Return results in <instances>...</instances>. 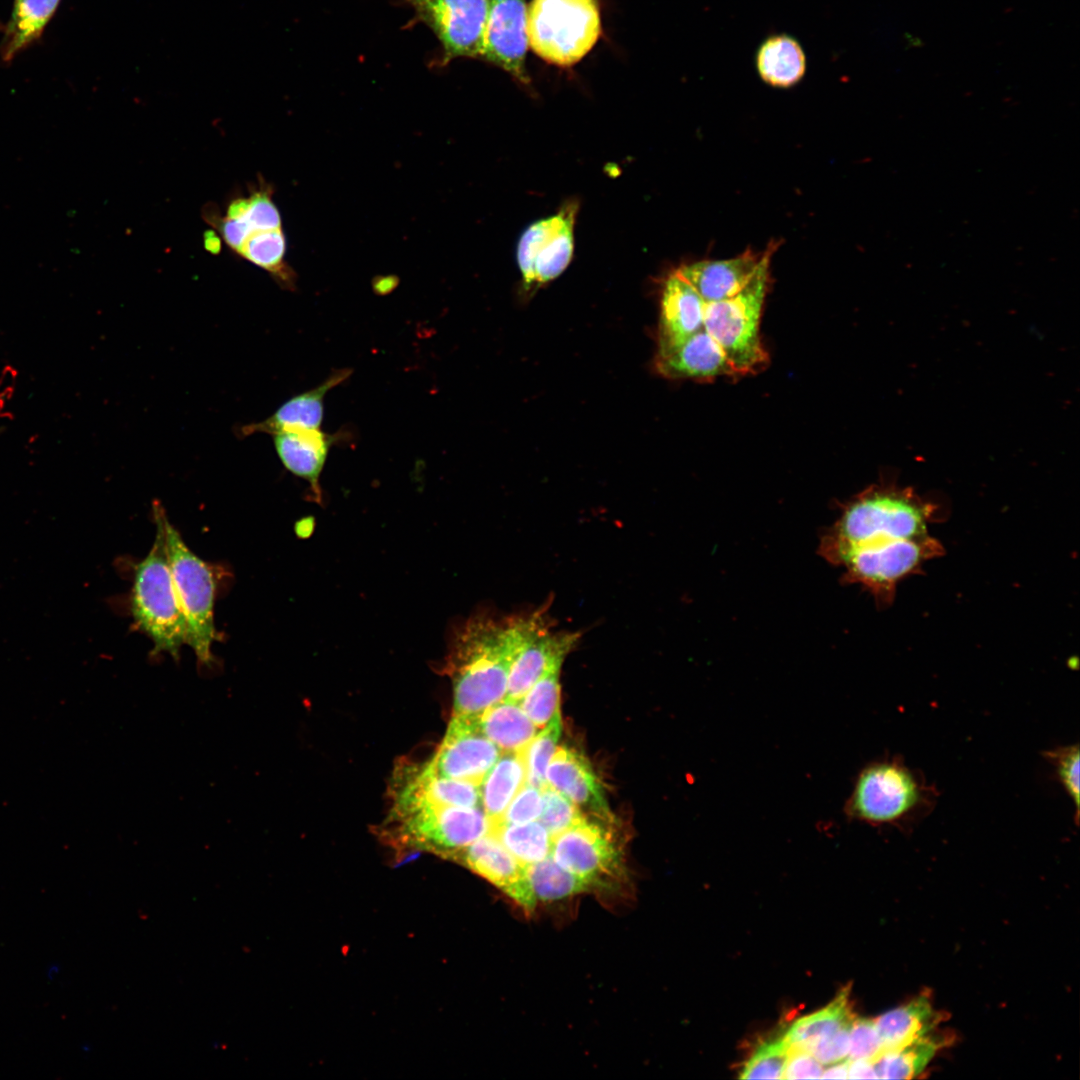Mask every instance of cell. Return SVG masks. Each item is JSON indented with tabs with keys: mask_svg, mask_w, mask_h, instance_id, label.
<instances>
[{
	"mask_svg": "<svg viewBox=\"0 0 1080 1080\" xmlns=\"http://www.w3.org/2000/svg\"><path fill=\"white\" fill-rule=\"evenodd\" d=\"M548 618L544 607L505 618L474 616L456 632L448 656L453 714L479 716L503 699L511 665L530 635Z\"/></svg>",
	"mask_w": 1080,
	"mask_h": 1080,
	"instance_id": "1",
	"label": "cell"
},
{
	"mask_svg": "<svg viewBox=\"0 0 1080 1080\" xmlns=\"http://www.w3.org/2000/svg\"><path fill=\"white\" fill-rule=\"evenodd\" d=\"M822 1072V1064L808 1050L789 1047L782 1079H816Z\"/></svg>",
	"mask_w": 1080,
	"mask_h": 1080,
	"instance_id": "42",
	"label": "cell"
},
{
	"mask_svg": "<svg viewBox=\"0 0 1080 1080\" xmlns=\"http://www.w3.org/2000/svg\"><path fill=\"white\" fill-rule=\"evenodd\" d=\"M775 248L769 246L762 253L749 249L731 259L695 262L680 267L676 273L693 286L705 303L729 299L753 279Z\"/></svg>",
	"mask_w": 1080,
	"mask_h": 1080,
	"instance_id": "18",
	"label": "cell"
},
{
	"mask_svg": "<svg viewBox=\"0 0 1080 1080\" xmlns=\"http://www.w3.org/2000/svg\"><path fill=\"white\" fill-rule=\"evenodd\" d=\"M550 855L562 868L584 879L600 898L623 897L628 890L624 846L616 825L585 815L551 836Z\"/></svg>",
	"mask_w": 1080,
	"mask_h": 1080,
	"instance_id": "4",
	"label": "cell"
},
{
	"mask_svg": "<svg viewBox=\"0 0 1080 1080\" xmlns=\"http://www.w3.org/2000/svg\"><path fill=\"white\" fill-rule=\"evenodd\" d=\"M769 264L770 259L735 296L705 303L703 328L721 346L738 375L756 372L767 363L759 329Z\"/></svg>",
	"mask_w": 1080,
	"mask_h": 1080,
	"instance_id": "6",
	"label": "cell"
},
{
	"mask_svg": "<svg viewBox=\"0 0 1080 1080\" xmlns=\"http://www.w3.org/2000/svg\"><path fill=\"white\" fill-rule=\"evenodd\" d=\"M491 832L525 867L550 855L551 835L538 820L522 824L499 822L492 825Z\"/></svg>",
	"mask_w": 1080,
	"mask_h": 1080,
	"instance_id": "32",
	"label": "cell"
},
{
	"mask_svg": "<svg viewBox=\"0 0 1080 1080\" xmlns=\"http://www.w3.org/2000/svg\"><path fill=\"white\" fill-rule=\"evenodd\" d=\"M60 0H15L7 23L0 55L11 61L20 51L37 40L54 15Z\"/></svg>",
	"mask_w": 1080,
	"mask_h": 1080,
	"instance_id": "27",
	"label": "cell"
},
{
	"mask_svg": "<svg viewBox=\"0 0 1080 1080\" xmlns=\"http://www.w3.org/2000/svg\"><path fill=\"white\" fill-rule=\"evenodd\" d=\"M528 44L525 0H489L481 59L527 84Z\"/></svg>",
	"mask_w": 1080,
	"mask_h": 1080,
	"instance_id": "14",
	"label": "cell"
},
{
	"mask_svg": "<svg viewBox=\"0 0 1080 1080\" xmlns=\"http://www.w3.org/2000/svg\"><path fill=\"white\" fill-rule=\"evenodd\" d=\"M392 808L391 822L396 824L404 842L448 858L492 829L481 806H443L417 801Z\"/></svg>",
	"mask_w": 1080,
	"mask_h": 1080,
	"instance_id": "10",
	"label": "cell"
},
{
	"mask_svg": "<svg viewBox=\"0 0 1080 1080\" xmlns=\"http://www.w3.org/2000/svg\"><path fill=\"white\" fill-rule=\"evenodd\" d=\"M945 1037L932 1033L901 1047L885 1050L875 1062L881 1079H911L919 1075L936 1052L943 1047Z\"/></svg>",
	"mask_w": 1080,
	"mask_h": 1080,
	"instance_id": "30",
	"label": "cell"
},
{
	"mask_svg": "<svg viewBox=\"0 0 1080 1080\" xmlns=\"http://www.w3.org/2000/svg\"><path fill=\"white\" fill-rule=\"evenodd\" d=\"M849 994V987H845L826 1007L793 1022L783 1033L789 1047L808 1050L818 1041L848 1026L854 1018L849 1005Z\"/></svg>",
	"mask_w": 1080,
	"mask_h": 1080,
	"instance_id": "28",
	"label": "cell"
},
{
	"mask_svg": "<svg viewBox=\"0 0 1080 1080\" xmlns=\"http://www.w3.org/2000/svg\"><path fill=\"white\" fill-rule=\"evenodd\" d=\"M285 253L286 238L281 228L251 233L239 251L245 259L270 272L281 286L292 289L296 276L284 261Z\"/></svg>",
	"mask_w": 1080,
	"mask_h": 1080,
	"instance_id": "31",
	"label": "cell"
},
{
	"mask_svg": "<svg viewBox=\"0 0 1080 1080\" xmlns=\"http://www.w3.org/2000/svg\"><path fill=\"white\" fill-rule=\"evenodd\" d=\"M755 62L760 78L773 87H791L806 71L802 46L787 34H775L765 39L758 48Z\"/></svg>",
	"mask_w": 1080,
	"mask_h": 1080,
	"instance_id": "24",
	"label": "cell"
},
{
	"mask_svg": "<svg viewBox=\"0 0 1080 1080\" xmlns=\"http://www.w3.org/2000/svg\"><path fill=\"white\" fill-rule=\"evenodd\" d=\"M830 1066L823 1070L821 1078L825 1079H846L848 1078V1066L849 1060H840L838 1062L829 1064Z\"/></svg>",
	"mask_w": 1080,
	"mask_h": 1080,
	"instance_id": "45",
	"label": "cell"
},
{
	"mask_svg": "<svg viewBox=\"0 0 1080 1080\" xmlns=\"http://www.w3.org/2000/svg\"><path fill=\"white\" fill-rule=\"evenodd\" d=\"M162 524L170 570L186 621L187 641L202 664L212 659L216 639L213 609L216 583L209 565L193 553L162 510Z\"/></svg>",
	"mask_w": 1080,
	"mask_h": 1080,
	"instance_id": "8",
	"label": "cell"
},
{
	"mask_svg": "<svg viewBox=\"0 0 1080 1080\" xmlns=\"http://www.w3.org/2000/svg\"><path fill=\"white\" fill-rule=\"evenodd\" d=\"M562 663L551 665L520 700L523 711L538 729L545 727L559 710Z\"/></svg>",
	"mask_w": 1080,
	"mask_h": 1080,
	"instance_id": "33",
	"label": "cell"
},
{
	"mask_svg": "<svg viewBox=\"0 0 1080 1080\" xmlns=\"http://www.w3.org/2000/svg\"><path fill=\"white\" fill-rule=\"evenodd\" d=\"M542 810L538 821L551 836L581 821L584 814L572 801L550 785L541 789Z\"/></svg>",
	"mask_w": 1080,
	"mask_h": 1080,
	"instance_id": "36",
	"label": "cell"
},
{
	"mask_svg": "<svg viewBox=\"0 0 1080 1080\" xmlns=\"http://www.w3.org/2000/svg\"><path fill=\"white\" fill-rule=\"evenodd\" d=\"M452 859L492 883L527 915L535 912L538 903L526 867L492 832L458 851Z\"/></svg>",
	"mask_w": 1080,
	"mask_h": 1080,
	"instance_id": "15",
	"label": "cell"
},
{
	"mask_svg": "<svg viewBox=\"0 0 1080 1080\" xmlns=\"http://www.w3.org/2000/svg\"><path fill=\"white\" fill-rule=\"evenodd\" d=\"M480 727L501 752H519L538 732L520 701L503 698L478 716Z\"/></svg>",
	"mask_w": 1080,
	"mask_h": 1080,
	"instance_id": "25",
	"label": "cell"
},
{
	"mask_svg": "<svg viewBox=\"0 0 1080 1080\" xmlns=\"http://www.w3.org/2000/svg\"><path fill=\"white\" fill-rule=\"evenodd\" d=\"M789 1045L784 1035L761 1042L743 1065L742 1079H782Z\"/></svg>",
	"mask_w": 1080,
	"mask_h": 1080,
	"instance_id": "35",
	"label": "cell"
},
{
	"mask_svg": "<svg viewBox=\"0 0 1080 1080\" xmlns=\"http://www.w3.org/2000/svg\"><path fill=\"white\" fill-rule=\"evenodd\" d=\"M541 810V789L526 782L507 806L500 822L522 824L535 821L538 820Z\"/></svg>",
	"mask_w": 1080,
	"mask_h": 1080,
	"instance_id": "39",
	"label": "cell"
},
{
	"mask_svg": "<svg viewBox=\"0 0 1080 1080\" xmlns=\"http://www.w3.org/2000/svg\"><path fill=\"white\" fill-rule=\"evenodd\" d=\"M705 302L674 272L665 280L660 303L657 353L673 349L703 328Z\"/></svg>",
	"mask_w": 1080,
	"mask_h": 1080,
	"instance_id": "19",
	"label": "cell"
},
{
	"mask_svg": "<svg viewBox=\"0 0 1080 1080\" xmlns=\"http://www.w3.org/2000/svg\"><path fill=\"white\" fill-rule=\"evenodd\" d=\"M575 202L553 216L531 224L517 247V261L526 289L540 287L558 277L568 266L574 249Z\"/></svg>",
	"mask_w": 1080,
	"mask_h": 1080,
	"instance_id": "11",
	"label": "cell"
},
{
	"mask_svg": "<svg viewBox=\"0 0 1080 1080\" xmlns=\"http://www.w3.org/2000/svg\"><path fill=\"white\" fill-rule=\"evenodd\" d=\"M546 781L572 801L584 814L617 825L603 785L590 761L581 752L558 746L547 769Z\"/></svg>",
	"mask_w": 1080,
	"mask_h": 1080,
	"instance_id": "16",
	"label": "cell"
},
{
	"mask_svg": "<svg viewBox=\"0 0 1080 1080\" xmlns=\"http://www.w3.org/2000/svg\"><path fill=\"white\" fill-rule=\"evenodd\" d=\"M928 789L899 760L871 763L859 773L846 803L848 817L871 825L899 824L927 805Z\"/></svg>",
	"mask_w": 1080,
	"mask_h": 1080,
	"instance_id": "9",
	"label": "cell"
},
{
	"mask_svg": "<svg viewBox=\"0 0 1080 1080\" xmlns=\"http://www.w3.org/2000/svg\"><path fill=\"white\" fill-rule=\"evenodd\" d=\"M943 1016L926 995L889 1010L875 1019L885 1050L904 1046L933 1032Z\"/></svg>",
	"mask_w": 1080,
	"mask_h": 1080,
	"instance_id": "23",
	"label": "cell"
},
{
	"mask_svg": "<svg viewBox=\"0 0 1080 1080\" xmlns=\"http://www.w3.org/2000/svg\"><path fill=\"white\" fill-rule=\"evenodd\" d=\"M600 34L597 0H532L527 7L528 43L550 64L569 67L578 63Z\"/></svg>",
	"mask_w": 1080,
	"mask_h": 1080,
	"instance_id": "5",
	"label": "cell"
},
{
	"mask_svg": "<svg viewBox=\"0 0 1080 1080\" xmlns=\"http://www.w3.org/2000/svg\"><path fill=\"white\" fill-rule=\"evenodd\" d=\"M936 514L937 506L913 488L893 483L876 485L844 506L822 536L819 551L835 564L844 554L865 545L926 535Z\"/></svg>",
	"mask_w": 1080,
	"mask_h": 1080,
	"instance_id": "2",
	"label": "cell"
},
{
	"mask_svg": "<svg viewBox=\"0 0 1080 1080\" xmlns=\"http://www.w3.org/2000/svg\"><path fill=\"white\" fill-rule=\"evenodd\" d=\"M579 637L577 632L552 631L549 618L544 620L517 653L510 668L505 698L520 701L551 665L564 661Z\"/></svg>",
	"mask_w": 1080,
	"mask_h": 1080,
	"instance_id": "17",
	"label": "cell"
},
{
	"mask_svg": "<svg viewBox=\"0 0 1080 1080\" xmlns=\"http://www.w3.org/2000/svg\"><path fill=\"white\" fill-rule=\"evenodd\" d=\"M562 731L560 709L556 711L548 724L540 729L523 750L526 768V782L542 789L547 785L546 769L558 747Z\"/></svg>",
	"mask_w": 1080,
	"mask_h": 1080,
	"instance_id": "34",
	"label": "cell"
},
{
	"mask_svg": "<svg viewBox=\"0 0 1080 1080\" xmlns=\"http://www.w3.org/2000/svg\"><path fill=\"white\" fill-rule=\"evenodd\" d=\"M161 513V506L154 505L157 533L150 552L135 568L131 611L137 626L153 641V653L167 652L178 660L187 629L170 570Z\"/></svg>",
	"mask_w": 1080,
	"mask_h": 1080,
	"instance_id": "3",
	"label": "cell"
},
{
	"mask_svg": "<svg viewBox=\"0 0 1080 1080\" xmlns=\"http://www.w3.org/2000/svg\"><path fill=\"white\" fill-rule=\"evenodd\" d=\"M501 754L483 733L478 716L453 714L429 765L438 776L480 785Z\"/></svg>",
	"mask_w": 1080,
	"mask_h": 1080,
	"instance_id": "13",
	"label": "cell"
},
{
	"mask_svg": "<svg viewBox=\"0 0 1080 1080\" xmlns=\"http://www.w3.org/2000/svg\"><path fill=\"white\" fill-rule=\"evenodd\" d=\"M352 373L349 368L334 370L320 384L286 400L269 417L262 421L243 425L240 437L257 433L275 434L296 429H320L324 417V399L329 391L347 380Z\"/></svg>",
	"mask_w": 1080,
	"mask_h": 1080,
	"instance_id": "20",
	"label": "cell"
},
{
	"mask_svg": "<svg viewBox=\"0 0 1080 1080\" xmlns=\"http://www.w3.org/2000/svg\"><path fill=\"white\" fill-rule=\"evenodd\" d=\"M848 1078L850 1079H875L879 1078L874 1061L856 1059L849 1060Z\"/></svg>",
	"mask_w": 1080,
	"mask_h": 1080,
	"instance_id": "44",
	"label": "cell"
},
{
	"mask_svg": "<svg viewBox=\"0 0 1080 1080\" xmlns=\"http://www.w3.org/2000/svg\"><path fill=\"white\" fill-rule=\"evenodd\" d=\"M526 873L537 903H553L592 894L584 879L562 868L551 855L526 866Z\"/></svg>",
	"mask_w": 1080,
	"mask_h": 1080,
	"instance_id": "29",
	"label": "cell"
},
{
	"mask_svg": "<svg viewBox=\"0 0 1080 1080\" xmlns=\"http://www.w3.org/2000/svg\"><path fill=\"white\" fill-rule=\"evenodd\" d=\"M219 228L227 245L238 253L250 234L254 232L247 222L228 217L221 220Z\"/></svg>",
	"mask_w": 1080,
	"mask_h": 1080,
	"instance_id": "43",
	"label": "cell"
},
{
	"mask_svg": "<svg viewBox=\"0 0 1080 1080\" xmlns=\"http://www.w3.org/2000/svg\"><path fill=\"white\" fill-rule=\"evenodd\" d=\"M525 783L523 750L503 752L480 784L481 807L492 825L501 821L507 806Z\"/></svg>",
	"mask_w": 1080,
	"mask_h": 1080,
	"instance_id": "26",
	"label": "cell"
},
{
	"mask_svg": "<svg viewBox=\"0 0 1080 1080\" xmlns=\"http://www.w3.org/2000/svg\"><path fill=\"white\" fill-rule=\"evenodd\" d=\"M240 219L247 222L254 232L281 228L278 208L272 201L271 192L265 189L248 198V208Z\"/></svg>",
	"mask_w": 1080,
	"mask_h": 1080,
	"instance_id": "40",
	"label": "cell"
},
{
	"mask_svg": "<svg viewBox=\"0 0 1080 1080\" xmlns=\"http://www.w3.org/2000/svg\"><path fill=\"white\" fill-rule=\"evenodd\" d=\"M659 374L670 379H711L738 375L721 346L704 329L677 347L657 353Z\"/></svg>",
	"mask_w": 1080,
	"mask_h": 1080,
	"instance_id": "21",
	"label": "cell"
},
{
	"mask_svg": "<svg viewBox=\"0 0 1080 1080\" xmlns=\"http://www.w3.org/2000/svg\"><path fill=\"white\" fill-rule=\"evenodd\" d=\"M282 465L292 474L308 481L319 495V478L335 441L336 434L321 429H296L272 435Z\"/></svg>",
	"mask_w": 1080,
	"mask_h": 1080,
	"instance_id": "22",
	"label": "cell"
},
{
	"mask_svg": "<svg viewBox=\"0 0 1080 1080\" xmlns=\"http://www.w3.org/2000/svg\"><path fill=\"white\" fill-rule=\"evenodd\" d=\"M942 544L929 534L890 539L854 549L835 565L844 569L846 582L868 590L880 607L889 606L897 584L918 573L927 560L943 555Z\"/></svg>",
	"mask_w": 1080,
	"mask_h": 1080,
	"instance_id": "7",
	"label": "cell"
},
{
	"mask_svg": "<svg viewBox=\"0 0 1080 1080\" xmlns=\"http://www.w3.org/2000/svg\"><path fill=\"white\" fill-rule=\"evenodd\" d=\"M849 1060L864 1059L876 1062L885 1047L875 1019L853 1018L849 1030Z\"/></svg>",
	"mask_w": 1080,
	"mask_h": 1080,
	"instance_id": "37",
	"label": "cell"
},
{
	"mask_svg": "<svg viewBox=\"0 0 1080 1080\" xmlns=\"http://www.w3.org/2000/svg\"><path fill=\"white\" fill-rule=\"evenodd\" d=\"M204 245L205 248L213 254L219 253L221 249V241L214 231L205 232Z\"/></svg>",
	"mask_w": 1080,
	"mask_h": 1080,
	"instance_id": "46",
	"label": "cell"
},
{
	"mask_svg": "<svg viewBox=\"0 0 1080 1080\" xmlns=\"http://www.w3.org/2000/svg\"><path fill=\"white\" fill-rule=\"evenodd\" d=\"M1047 760L1053 764L1056 776L1075 804L1079 816V746L1077 744L1045 752Z\"/></svg>",
	"mask_w": 1080,
	"mask_h": 1080,
	"instance_id": "38",
	"label": "cell"
},
{
	"mask_svg": "<svg viewBox=\"0 0 1080 1080\" xmlns=\"http://www.w3.org/2000/svg\"><path fill=\"white\" fill-rule=\"evenodd\" d=\"M851 1024V1023H850ZM850 1024L838 1030L831 1036L824 1038L814 1045H812L808 1051L821 1063L829 1065L840 1060L845 1059L849 1052V1030Z\"/></svg>",
	"mask_w": 1080,
	"mask_h": 1080,
	"instance_id": "41",
	"label": "cell"
},
{
	"mask_svg": "<svg viewBox=\"0 0 1080 1080\" xmlns=\"http://www.w3.org/2000/svg\"><path fill=\"white\" fill-rule=\"evenodd\" d=\"M437 36L444 63L481 58L489 0H404Z\"/></svg>",
	"mask_w": 1080,
	"mask_h": 1080,
	"instance_id": "12",
	"label": "cell"
}]
</instances>
